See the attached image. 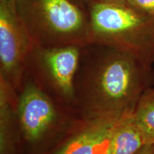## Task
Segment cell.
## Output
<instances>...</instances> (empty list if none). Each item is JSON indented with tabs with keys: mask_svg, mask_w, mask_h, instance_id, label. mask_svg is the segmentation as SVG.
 Masks as SVG:
<instances>
[{
	"mask_svg": "<svg viewBox=\"0 0 154 154\" xmlns=\"http://www.w3.org/2000/svg\"><path fill=\"white\" fill-rule=\"evenodd\" d=\"M135 154H154V143L144 146Z\"/></svg>",
	"mask_w": 154,
	"mask_h": 154,
	"instance_id": "7c38bea8",
	"label": "cell"
},
{
	"mask_svg": "<svg viewBox=\"0 0 154 154\" xmlns=\"http://www.w3.org/2000/svg\"><path fill=\"white\" fill-rule=\"evenodd\" d=\"M133 116L143 135L146 144L154 143V86L146 90L140 96Z\"/></svg>",
	"mask_w": 154,
	"mask_h": 154,
	"instance_id": "30bf717a",
	"label": "cell"
},
{
	"mask_svg": "<svg viewBox=\"0 0 154 154\" xmlns=\"http://www.w3.org/2000/svg\"><path fill=\"white\" fill-rule=\"evenodd\" d=\"M126 5L140 14L154 18V0H127Z\"/></svg>",
	"mask_w": 154,
	"mask_h": 154,
	"instance_id": "8fae6325",
	"label": "cell"
},
{
	"mask_svg": "<svg viewBox=\"0 0 154 154\" xmlns=\"http://www.w3.org/2000/svg\"><path fill=\"white\" fill-rule=\"evenodd\" d=\"M34 44L17 0H0V81L19 93Z\"/></svg>",
	"mask_w": 154,
	"mask_h": 154,
	"instance_id": "8992f818",
	"label": "cell"
},
{
	"mask_svg": "<svg viewBox=\"0 0 154 154\" xmlns=\"http://www.w3.org/2000/svg\"><path fill=\"white\" fill-rule=\"evenodd\" d=\"M18 93L0 81V154H23L17 118Z\"/></svg>",
	"mask_w": 154,
	"mask_h": 154,
	"instance_id": "ba28073f",
	"label": "cell"
},
{
	"mask_svg": "<svg viewBox=\"0 0 154 154\" xmlns=\"http://www.w3.org/2000/svg\"><path fill=\"white\" fill-rule=\"evenodd\" d=\"M153 86V66L114 48L88 44L75 78L74 111L84 121H118L134 113Z\"/></svg>",
	"mask_w": 154,
	"mask_h": 154,
	"instance_id": "6da1fadb",
	"label": "cell"
},
{
	"mask_svg": "<svg viewBox=\"0 0 154 154\" xmlns=\"http://www.w3.org/2000/svg\"><path fill=\"white\" fill-rule=\"evenodd\" d=\"M17 118L23 154H47L82 121L27 74L18 93Z\"/></svg>",
	"mask_w": 154,
	"mask_h": 154,
	"instance_id": "7a4b0ae2",
	"label": "cell"
},
{
	"mask_svg": "<svg viewBox=\"0 0 154 154\" xmlns=\"http://www.w3.org/2000/svg\"><path fill=\"white\" fill-rule=\"evenodd\" d=\"M94 1L104 4H109V5H126L127 0H94Z\"/></svg>",
	"mask_w": 154,
	"mask_h": 154,
	"instance_id": "4fadbf2b",
	"label": "cell"
},
{
	"mask_svg": "<svg viewBox=\"0 0 154 154\" xmlns=\"http://www.w3.org/2000/svg\"><path fill=\"white\" fill-rule=\"evenodd\" d=\"M146 145L143 135L132 113L114 124L106 154H135Z\"/></svg>",
	"mask_w": 154,
	"mask_h": 154,
	"instance_id": "9c48e42d",
	"label": "cell"
},
{
	"mask_svg": "<svg viewBox=\"0 0 154 154\" xmlns=\"http://www.w3.org/2000/svg\"><path fill=\"white\" fill-rule=\"evenodd\" d=\"M79 1L82 2L83 3H84V4H86V5H88L90 3H91L92 2H94V0H79Z\"/></svg>",
	"mask_w": 154,
	"mask_h": 154,
	"instance_id": "5bb4252c",
	"label": "cell"
},
{
	"mask_svg": "<svg viewBox=\"0 0 154 154\" xmlns=\"http://www.w3.org/2000/svg\"><path fill=\"white\" fill-rule=\"evenodd\" d=\"M19 14L35 46L90 44V14L79 0H17Z\"/></svg>",
	"mask_w": 154,
	"mask_h": 154,
	"instance_id": "3957f363",
	"label": "cell"
},
{
	"mask_svg": "<svg viewBox=\"0 0 154 154\" xmlns=\"http://www.w3.org/2000/svg\"><path fill=\"white\" fill-rule=\"evenodd\" d=\"M116 122L81 121L47 154H106Z\"/></svg>",
	"mask_w": 154,
	"mask_h": 154,
	"instance_id": "52a82bcc",
	"label": "cell"
},
{
	"mask_svg": "<svg viewBox=\"0 0 154 154\" xmlns=\"http://www.w3.org/2000/svg\"><path fill=\"white\" fill-rule=\"evenodd\" d=\"M84 47L34 45L25 74L29 75L56 100L74 110L75 78Z\"/></svg>",
	"mask_w": 154,
	"mask_h": 154,
	"instance_id": "5b68a950",
	"label": "cell"
},
{
	"mask_svg": "<svg viewBox=\"0 0 154 154\" xmlns=\"http://www.w3.org/2000/svg\"><path fill=\"white\" fill-rule=\"evenodd\" d=\"M90 44L114 48L146 65L154 64V18L126 5L94 1L88 5Z\"/></svg>",
	"mask_w": 154,
	"mask_h": 154,
	"instance_id": "277c9868",
	"label": "cell"
}]
</instances>
